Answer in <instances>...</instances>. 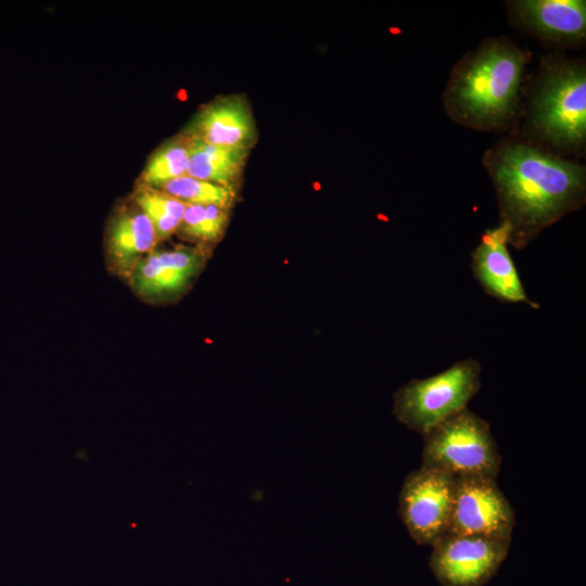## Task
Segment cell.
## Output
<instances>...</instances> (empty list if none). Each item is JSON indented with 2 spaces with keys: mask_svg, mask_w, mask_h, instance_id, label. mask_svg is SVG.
<instances>
[{
  "mask_svg": "<svg viewBox=\"0 0 586 586\" xmlns=\"http://www.w3.org/2000/svg\"><path fill=\"white\" fill-rule=\"evenodd\" d=\"M483 165L494 186L498 225L515 250L585 205V166L526 141L517 131L485 151Z\"/></svg>",
  "mask_w": 586,
  "mask_h": 586,
  "instance_id": "6da1fadb",
  "label": "cell"
},
{
  "mask_svg": "<svg viewBox=\"0 0 586 586\" xmlns=\"http://www.w3.org/2000/svg\"><path fill=\"white\" fill-rule=\"evenodd\" d=\"M531 53L507 36L484 39L451 69L443 92L446 114L479 131H504L522 115L521 89Z\"/></svg>",
  "mask_w": 586,
  "mask_h": 586,
  "instance_id": "7a4b0ae2",
  "label": "cell"
},
{
  "mask_svg": "<svg viewBox=\"0 0 586 586\" xmlns=\"http://www.w3.org/2000/svg\"><path fill=\"white\" fill-rule=\"evenodd\" d=\"M522 129L526 141L557 155L584 156L586 148V63L562 53L543 55L524 91Z\"/></svg>",
  "mask_w": 586,
  "mask_h": 586,
  "instance_id": "3957f363",
  "label": "cell"
},
{
  "mask_svg": "<svg viewBox=\"0 0 586 586\" xmlns=\"http://www.w3.org/2000/svg\"><path fill=\"white\" fill-rule=\"evenodd\" d=\"M482 367L466 358L425 379H412L394 394L393 413L408 429L423 435L467 408L481 388Z\"/></svg>",
  "mask_w": 586,
  "mask_h": 586,
  "instance_id": "277c9868",
  "label": "cell"
},
{
  "mask_svg": "<svg viewBox=\"0 0 586 586\" xmlns=\"http://www.w3.org/2000/svg\"><path fill=\"white\" fill-rule=\"evenodd\" d=\"M500 462L488 422L468 408L423 434L422 468L496 479Z\"/></svg>",
  "mask_w": 586,
  "mask_h": 586,
  "instance_id": "5b68a950",
  "label": "cell"
},
{
  "mask_svg": "<svg viewBox=\"0 0 586 586\" xmlns=\"http://www.w3.org/2000/svg\"><path fill=\"white\" fill-rule=\"evenodd\" d=\"M455 475L420 468L407 474L398 495V515L411 538L433 546L449 527Z\"/></svg>",
  "mask_w": 586,
  "mask_h": 586,
  "instance_id": "8992f818",
  "label": "cell"
},
{
  "mask_svg": "<svg viewBox=\"0 0 586 586\" xmlns=\"http://www.w3.org/2000/svg\"><path fill=\"white\" fill-rule=\"evenodd\" d=\"M511 539L445 534L432 547L430 568L443 586H483L505 561Z\"/></svg>",
  "mask_w": 586,
  "mask_h": 586,
  "instance_id": "52a82bcc",
  "label": "cell"
},
{
  "mask_svg": "<svg viewBox=\"0 0 586 586\" xmlns=\"http://www.w3.org/2000/svg\"><path fill=\"white\" fill-rule=\"evenodd\" d=\"M515 513L496 479L455 475L454 504L446 534H476L511 539Z\"/></svg>",
  "mask_w": 586,
  "mask_h": 586,
  "instance_id": "ba28073f",
  "label": "cell"
},
{
  "mask_svg": "<svg viewBox=\"0 0 586 586\" xmlns=\"http://www.w3.org/2000/svg\"><path fill=\"white\" fill-rule=\"evenodd\" d=\"M506 4L511 25L544 44L566 48L585 41L584 0H513Z\"/></svg>",
  "mask_w": 586,
  "mask_h": 586,
  "instance_id": "9c48e42d",
  "label": "cell"
},
{
  "mask_svg": "<svg viewBox=\"0 0 586 586\" xmlns=\"http://www.w3.org/2000/svg\"><path fill=\"white\" fill-rule=\"evenodd\" d=\"M181 132L211 144L249 151L258 140L257 123L244 93L218 95L203 104Z\"/></svg>",
  "mask_w": 586,
  "mask_h": 586,
  "instance_id": "30bf717a",
  "label": "cell"
},
{
  "mask_svg": "<svg viewBox=\"0 0 586 586\" xmlns=\"http://www.w3.org/2000/svg\"><path fill=\"white\" fill-rule=\"evenodd\" d=\"M471 269L484 292L504 303L539 305L527 297L508 251L507 235L499 225L486 229L471 254Z\"/></svg>",
  "mask_w": 586,
  "mask_h": 586,
  "instance_id": "8fae6325",
  "label": "cell"
},
{
  "mask_svg": "<svg viewBox=\"0 0 586 586\" xmlns=\"http://www.w3.org/2000/svg\"><path fill=\"white\" fill-rule=\"evenodd\" d=\"M204 253L196 247L177 246L151 251L133 268V290L146 298H161L186 289L204 264Z\"/></svg>",
  "mask_w": 586,
  "mask_h": 586,
  "instance_id": "7c38bea8",
  "label": "cell"
},
{
  "mask_svg": "<svg viewBox=\"0 0 586 586\" xmlns=\"http://www.w3.org/2000/svg\"><path fill=\"white\" fill-rule=\"evenodd\" d=\"M157 241L151 221L135 204L118 209L109 222L107 255L119 275L130 277L137 263L153 251Z\"/></svg>",
  "mask_w": 586,
  "mask_h": 586,
  "instance_id": "4fadbf2b",
  "label": "cell"
},
{
  "mask_svg": "<svg viewBox=\"0 0 586 586\" xmlns=\"http://www.w3.org/2000/svg\"><path fill=\"white\" fill-rule=\"evenodd\" d=\"M250 152L190 137L187 175L220 186L239 188Z\"/></svg>",
  "mask_w": 586,
  "mask_h": 586,
  "instance_id": "5bb4252c",
  "label": "cell"
},
{
  "mask_svg": "<svg viewBox=\"0 0 586 586\" xmlns=\"http://www.w3.org/2000/svg\"><path fill=\"white\" fill-rule=\"evenodd\" d=\"M190 137L180 132L162 143L149 157L140 184L160 189L168 181L187 175Z\"/></svg>",
  "mask_w": 586,
  "mask_h": 586,
  "instance_id": "9a60e30c",
  "label": "cell"
},
{
  "mask_svg": "<svg viewBox=\"0 0 586 586\" xmlns=\"http://www.w3.org/2000/svg\"><path fill=\"white\" fill-rule=\"evenodd\" d=\"M132 199L151 221L157 240L167 239L178 231L187 204L161 189L143 184L137 188Z\"/></svg>",
  "mask_w": 586,
  "mask_h": 586,
  "instance_id": "2e32d148",
  "label": "cell"
},
{
  "mask_svg": "<svg viewBox=\"0 0 586 586\" xmlns=\"http://www.w3.org/2000/svg\"><path fill=\"white\" fill-rule=\"evenodd\" d=\"M160 189L184 204L218 205L230 209L238 196V188L220 186L189 175L175 178Z\"/></svg>",
  "mask_w": 586,
  "mask_h": 586,
  "instance_id": "e0dca14e",
  "label": "cell"
},
{
  "mask_svg": "<svg viewBox=\"0 0 586 586\" xmlns=\"http://www.w3.org/2000/svg\"><path fill=\"white\" fill-rule=\"evenodd\" d=\"M178 230L188 239L199 242L217 241L205 205L187 204Z\"/></svg>",
  "mask_w": 586,
  "mask_h": 586,
  "instance_id": "ac0fdd59",
  "label": "cell"
}]
</instances>
